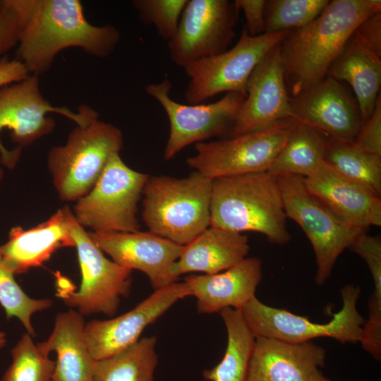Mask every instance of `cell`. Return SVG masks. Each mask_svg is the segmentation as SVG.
<instances>
[{"label": "cell", "instance_id": "6da1fadb", "mask_svg": "<svg viewBox=\"0 0 381 381\" xmlns=\"http://www.w3.org/2000/svg\"><path fill=\"white\" fill-rule=\"evenodd\" d=\"M20 31L16 55L30 74L48 71L62 50L78 47L104 58L115 49L120 32L113 25H95L78 0H8Z\"/></svg>", "mask_w": 381, "mask_h": 381}, {"label": "cell", "instance_id": "7a4b0ae2", "mask_svg": "<svg viewBox=\"0 0 381 381\" xmlns=\"http://www.w3.org/2000/svg\"><path fill=\"white\" fill-rule=\"evenodd\" d=\"M381 11L380 0H333L307 25L279 43L288 92L299 95L327 75L358 25Z\"/></svg>", "mask_w": 381, "mask_h": 381}, {"label": "cell", "instance_id": "3957f363", "mask_svg": "<svg viewBox=\"0 0 381 381\" xmlns=\"http://www.w3.org/2000/svg\"><path fill=\"white\" fill-rule=\"evenodd\" d=\"M281 190L267 171L212 180L210 226L234 231H255L274 244L291 240Z\"/></svg>", "mask_w": 381, "mask_h": 381}, {"label": "cell", "instance_id": "277c9868", "mask_svg": "<svg viewBox=\"0 0 381 381\" xmlns=\"http://www.w3.org/2000/svg\"><path fill=\"white\" fill-rule=\"evenodd\" d=\"M212 180L194 171L182 179L149 177L143 220L149 231L185 246L210 226Z\"/></svg>", "mask_w": 381, "mask_h": 381}, {"label": "cell", "instance_id": "5b68a950", "mask_svg": "<svg viewBox=\"0 0 381 381\" xmlns=\"http://www.w3.org/2000/svg\"><path fill=\"white\" fill-rule=\"evenodd\" d=\"M58 114L85 126L98 118V113L81 104L77 112L66 107L52 105L42 95L39 75L0 88V163L12 169L18 163L21 147L31 145L52 133L55 121L50 114Z\"/></svg>", "mask_w": 381, "mask_h": 381}, {"label": "cell", "instance_id": "8992f818", "mask_svg": "<svg viewBox=\"0 0 381 381\" xmlns=\"http://www.w3.org/2000/svg\"><path fill=\"white\" fill-rule=\"evenodd\" d=\"M123 145L121 131L96 118L77 126L65 145L48 153L54 186L64 201H77L95 186L111 157Z\"/></svg>", "mask_w": 381, "mask_h": 381}, {"label": "cell", "instance_id": "52a82bcc", "mask_svg": "<svg viewBox=\"0 0 381 381\" xmlns=\"http://www.w3.org/2000/svg\"><path fill=\"white\" fill-rule=\"evenodd\" d=\"M276 178L286 218L297 223L311 243L317 266L315 281L322 285L340 255L367 229L346 222L332 212L307 190L303 177Z\"/></svg>", "mask_w": 381, "mask_h": 381}, {"label": "cell", "instance_id": "ba28073f", "mask_svg": "<svg viewBox=\"0 0 381 381\" xmlns=\"http://www.w3.org/2000/svg\"><path fill=\"white\" fill-rule=\"evenodd\" d=\"M340 293L342 307L330 321L317 323L307 317L274 308L253 296L241 308L243 317L255 337L274 338L290 343H304L321 337L342 344L359 342L365 322L357 308L359 286L349 284Z\"/></svg>", "mask_w": 381, "mask_h": 381}, {"label": "cell", "instance_id": "9c48e42d", "mask_svg": "<svg viewBox=\"0 0 381 381\" xmlns=\"http://www.w3.org/2000/svg\"><path fill=\"white\" fill-rule=\"evenodd\" d=\"M148 178L114 155L92 188L76 201L75 219L92 232L140 231L138 203Z\"/></svg>", "mask_w": 381, "mask_h": 381}, {"label": "cell", "instance_id": "30bf717a", "mask_svg": "<svg viewBox=\"0 0 381 381\" xmlns=\"http://www.w3.org/2000/svg\"><path fill=\"white\" fill-rule=\"evenodd\" d=\"M289 31L252 37L243 28L237 43L230 49L185 66L188 78L184 94L186 101L190 104H200L222 92L246 95L248 80L256 65Z\"/></svg>", "mask_w": 381, "mask_h": 381}, {"label": "cell", "instance_id": "8fae6325", "mask_svg": "<svg viewBox=\"0 0 381 381\" xmlns=\"http://www.w3.org/2000/svg\"><path fill=\"white\" fill-rule=\"evenodd\" d=\"M296 122V119H286L260 131L196 143L195 154L186 163L211 180L267 171Z\"/></svg>", "mask_w": 381, "mask_h": 381}, {"label": "cell", "instance_id": "7c38bea8", "mask_svg": "<svg viewBox=\"0 0 381 381\" xmlns=\"http://www.w3.org/2000/svg\"><path fill=\"white\" fill-rule=\"evenodd\" d=\"M70 228L77 250L81 283L76 292L59 287L58 296L66 306L76 308L83 315H114L121 297L129 294L132 271L106 258L74 215Z\"/></svg>", "mask_w": 381, "mask_h": 381}, {"label": "cell", "instance_id": "4fadbf2b", "mask_svg": "<svg viewBox=\"0 0 381 381\" xmlns=\"http://www.w3.org/2000/svg\"><path fill=\"white\" fill-rule=\"evenodd\" d=\"M171 88L167 78L145 88L146 93L164 109L169 121L170 131L164 152L165 160L173 159L191 144L231 132L246 96L240 92H227L214 102L184 104L171 99Z\"/></svg>", "mask_w": 381, "mask_h": 381}, {"label": "cell", "instance_id": "5bb4252c", "mask_svg": "<svg viewBox=\"0 0 381 381\" xmlns=\"http://www.w3.org/2000/svg\"><path fill=\"white\" fill-rule=\"evenodd\" d=\"M239 11L228 0H188L177 31L168 42L171 60L183 68L228 49Z\"/></svg>", "mask_w": 381, "mask_h": 381}, {"label": "cell", "instance_id": "9a60e30c", "mask_svg": "<svg viewBox=\"0 0 381 381\" xmlns=\"http://www.w3.org/2000/svg\"><path fill=\"white\" fill-rule=\"evenodd\" d=\"M190 296L186 284H170L155 290L131 310L118 317L92 320L85 324V337L92 356L102 360L131 346L147 326L156 321L178 301Z\"/></svg>", "mask_w": 381, "mask_h": 381}, {"label": "cell", "instance_id": "2e32d148", "mask_svg": "<svg viewBox=\"0 0 381 381\" xmlns=\"http://www.w3.org/2000/svg\"><path fill=\"white\" fill-rule=\"evenodd\" d=\"M290 118H294V112L278 44L251 73L231 137L260 131Z\"/></svg>", "mask_w": 381, "mask_h": 381}, {"label": "cell", "instance_id": "e0dca14e", "mask_svg": "<svg viewBox=\"0 0 381 381\" xmlns=\"http://www.w3.org/2000/svg\"><path fill=\"white\" fill-rule=\"evenodd\" d=\"M93 242L114 262L147 275L157 290L176 282L171 267L176 261L183 246L150 231L88 232Z\"/></svg>", "mask_w": 381, "mask_h": 381}, {"label": "cell", "instance_id": "ac0fdd59", "mask_svg": "<svg viewBox=\"0 0 381 381\" xmlns=\"http://www.w3.org/2000/svg\"><path fill=\"white\" fill-rule=\"evenodd\" d=\"M291 102L294 119L333 140L353 143L363 124L356 100L339 81L328 75L291 97Z\"/></svg>", "mask_w": 381, "mask_h": 381}, {"label": "cell", "instance_id": "d6986e66", "mask_svg": "<svg viewBox=\"0 0 381 381\" xmlns=\"http://www.w3.org/2000/svg\"><path fill=\"white\" fill-rule=\"evenodd\" d=\"M73 216V212L66 205L35 227H13L8 241L0 245L4 265L14 275L24 273L41 266L57 250L75 247L70 228Z\"/></svg>", "mask_w": 381, "mask_h": 381}, {"label": "cell", "instance_id": "ffe728a7", "mask_svg": "<svg viewBox=\"0 0 381 381\" xmlns=\"http://www.w3.org/2000/svg\"><path fill=\"white\" fill-rule=\"evenodd\" d=\"M307 190L346 222L365 229L381 225V198L325 160L304 178Z\"/></svg>", "mask_w": 381, "mask_h": 381}, {"label": "cell", "instance_id": "44dd1931", "mask_svg": "<svg viewBox=\"0 0 381 381\" xmlns=\"http://www.w3.org/2000/svg\"><path fill=\"white\" fill-rule=\"evenodd\" d=\"M325 350L312 341L290 343L258 337L244 381H309L323 367Z\"/></svg>", "mask_w": 381, "mask_h": 381}, {"label": "cell", "instance_id": "7402d4cb", "mask_svg": "<svg viewBox=\"0 0 381 381\" xmlns=\"http://www.w3.org/2000/svg\"><path fill=\"white\" fill-rule=\"evenodd\" d=\"M262 261L246 258L216 274L190 275L184 279L190 296L197 299L202 313H219L226 308L241 309L253 296L262 279Z\"/></svg>", "mask_w": 381, "mask_h": 381}, {"label": "cell", "instance_id": "603a6c76", "mask_svg": "<svg viewBox=\"0 0 381 381\" xmlns=\"http://www.w3.org/2000/svg\"><path fill=\"white\" fill-rule=\"evenodd\" d=\"M248 238L231 230L209 226L188 244L171 267L172 277L193 272L206 274L222 272L246 258Z\"/></svg>", "mask_w": 381, "mask_h": 381}, {"label": "cell", "instance_id": "cb8c5ba5", "mask_svg": "<svg viewBox=\"0 0 381 381\" xmlns=\"http://www.w3.org/2000/svg\"><path fill=\"white\" fill-rule=\"evenodd\" d=\"M85 326L83 315L77 310L58 313L50 336L38 343L48 353H56L52 381H94L97 361L87 348Z\"/></svg>", "mask_w": 381, "mask_h": 381}, {"label": "cell", "instance_id": "d4e9b609", "mask_svg": "<svg viewBox=\"0 0 381 381\" xmlns=\"http://www.w3.org/2000/svg\"><path fill=\"white\" fill-rule=\"evenodd\" d=\"M327 75L346 81L352 87L364 122L373 113L381 85V56L353 35L330 66Z\"/></svg>", "mask_w": 381, "mask_h": 381}, {"label": "cell", "instance_id": "484cf974", "mask_svg": "<svg viewBox=\"0 0 381 381\" xmlns=\"http://www.w3.org/2000/svg\"><path fill=\"white\" fill-rule=\"evenodd\" d=\"M329 139L322 131L296 119L267 172L275 177L306 178L325 160Z\"/></svg>", "mask_w": 381, "mask_h": 381}, {"label": "cell", "instance_id": "4316f807", "mask_svg": "<svg viewBox=\"0 0 381 381\" xmlns=\"http://www.w3.org/2000/svg\"><path fill=\"white\" fill-rule=\"evenodd\" d=\"M227 332V344L221 361L205 370L209 381H244L256 337L247 325L241 309L226 308L219 313Z\"/></svg>", "mask_w": 381, "mask_h": 381}, {"label": "cell", "instance_id": "83f0119b", "mask_svg": "<svg viewBox=\"0 0 381 381\" xmlns=\"http://www.w3.org/2000/svg\"><path fill=\"white\" fill-rule=\"evenodd\" d=\"M157 338L140 339L126 349L96 361L94 381H153L158 362Z\"/></svg>", "mask_w": 381, "mask_h": 381}, {"label": "cell", "instance_id": "f1b7e54d", "mask_svg": "<svg viewBox=\"0 0 381 381\" xmlns=\"http://www.w3.org/2000/svg\"><path fill=\"white\" fill-rule=\"evenodd\" d=\"M325 161L341 175L381 196V156L366 152L353 143L329 138Z\"/></svg>", "mask_w": 381, "mask_h": 381}, {"label": "cell", "instance_id": "f546056e", "mask_svg": "<svg viewBox=\"0 0 381 381\" xmlns=\"http://www.w3.org/2000/svg\"><path fill=\"white\" fill-rule=\"evenodd\" d=\"M24 334L11 349L12 361L1 381H52L55 361Z\"/></svg>", "mask_w": 381, "mask_h": 381}, {"label": "cell", "instance_id": "4dcf8cb0", "mask_svg": "<svg viewBox=\"0 0 381 381\" xmlns=\"http://www.w3.org/2000/svg\"><path fill=\"white\" fill-rule=\"evenodd\" d=\"M328 0H271L265 8V33L301 28L315 19Z\"/></svg>", "mask_w": 381, "mask_h": 381}, {"label": "cell", "instance_id": "1f68e13d", "mask_svg": "<svg viewBox=\"0 0 381 381\" xmlns=\"http://www.w3.org/2000/svg\"><path fill=\"white\" fill-rule=\"evenodd\" d=\"M14 276L4 265L0 250V305L7 318H16L26 332L35 337L32 315L49 309L53 302L49 298L35 299L28 296L16 282Z\"/></svg>", "mask_w": 381, "mask_h": 381}, {"label": "cell", "instance_id": "d6a6232c", "mask_svg": "<svg viewBox=\"0 0 381 381\" xmlns=\"http://www.w3.org/2000/svg\"><path fill=\"white\" fill-rule=\"evenodd\" d=\"M188 0H134L132 4L144 24L152 25L158 35L170 41L175 35Z\"/></svg>", "mask_w": 381, "mask_h": 381}, {"label": "cell", "instance_id": "836d02e7", "mask_svg": "<svg viewBox=\"0 0 381 381\" xmlns=\"http://www.w3.org/2000/svg\"><path fill=\"white\" fill-rule=\"evenodd\" d=\"M353 143L361 150L381 156V97L376 101L371 115L363 122Z\"/></svg>", "mask_w": 381, "mask_h": 381}, {"label": "cell", "instance_id": "e575fe53", "mask_svg": "<svg viewBox=\"0 0 381 381\" xmlns=\"http://www.w3.org/2000/svg\"><path fill=\"white\" fill-rule=\"evenodd\" d=\"M349 249L365 261L373 279L381 278V240L379 236L363 233L354 241Z\"/></svg>", "mask_w": 381, "mask_h": 381}, {"label": "cell", "instance_id": "d590c367", "mask_svg": "<svg viewBox=\"0 0 381 381\" xmlns=\"http://www.w3.org/2000/svg\"><path fill=\"white\" fill-rule=\"evenodd\" d=\"M20 27L8 0H0V57L18 45Z\"/></svg>", "mask_w": 381, "mask_h": 381}, {"label": "cell", "instance_id": "8d00e7d4", "mask_svg": "<svg viewBox=\"0 0 381 381\" xmlns=\"http://www.w3.org/2000/svg\"><path fill=\"white\" fill-rule=\"evenodd\" d=\"M234 4L238 11H243L246 30L249 35L256 37L265 33V0H235Z\"/></svg>", "mask_w": 381, "mask_h": 381}, {"label": "cell", "instance_id": "74e56055", "mask_svg": "<svg viewBox=\"0 0 381 381\" xmlns=\"http://www.w3.org/2000/svg\"><path fill=\"white\" fill-rule=\"evenodd\" d=\"M353 36L369 49L381 56V11L363 20L354 30Z\"/></svg>", "mask_w": 381, "mask_h": 381}, {"label": "cell", "instance_id": "f35d334b", "mask_svg": "<svg viewBox=\"0 0 381 381\" xmlns=\"http://www.w3.org/2000/svg\"><path fill=\"white\" fill-rule=\"evenodd\" d=\"M30 75L24 64L18 59L4 56L0 60V88L19 82Z\"/></svg>", "mask_w": 381, "mask_h": 381}, {"label": "cell", "instance_id": "ab89813d", "mask_svg": "<svg viewBox=\"0 0 381 381\" xmlns=\"http://www.w3.org/2000/svg\"><path fill=\"white\" fill-rule=\"evenodd\" d=\"M309 381H332L328 377H325L319 369L314 371L310 376Z\"/></svg>", "mask_w": 381, "mask_h": 381}, {"label": "cell", "instance_id": "60d3db41", "mask_svg": "<svg viewBox=\"0 0 381 381\" xmlns=\"http://www.w3.org/2000/svg\"><path fill=\"white\" fill-rule=\"evenodd\" d=\"M6 342V334L0 330V350L5 346Z\"/></svg>", "mask_w": 381, "mask_h": 381}, {"label": "cell", "instance_id": "b9f144b4", "mask_svg": "<svg viewBox=\"0 0 381 381\" xmlns=\"http://www.w3.org/2000/svg\"><path fill=\"white\" fill-rule=\"evenodd\" d=\"M4 176V170L0 167V183L2 180Z\"/></svg>", "mask_w": 381, "mask_h": 381}]
</instances>
